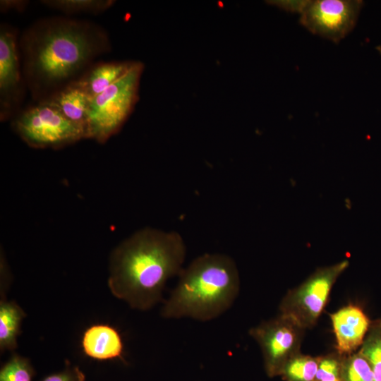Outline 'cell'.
Returning <instances> with one entry per match:
<instances>
[{"label":"cell","mask_w":381,"mask_h":381,"mask_svg":"<svg viewBox=\"0 0 381 381\" xmlns=\"http://www.w3.org/2000/svg\"><path fill=\"white\" fill-rule=\"evenodd\" d=\"M20 47L25 83L41 102L77 80L95 58L111 50V42L95 23L49 17L23 32Z\"/></svg>","instance_id":"cell-1"},{"label":"cell","mask_w":381,"mask_h":381,"mask_svg":"<svg viewBox=\"0 0 381 381\" xmlns=\"http://www.w3.org/2000/svg\"><path fill=\"white\" fill-rule=\"evenodd\" d=\"M186 246L175 231L144 228L111 253L108 286L111 294L138 310H147L163 298L167 282L183 269Z\"/></svg>","instance_id":"cell-2"},{"label":"cell","mask_w":381,"mask_h":381,"mask_svg":"<svg viewBox=\"0 0 381 381\" xmlns=\"http://www.w3.org/2000/svg\"><path fill=\"white\" fill-rule=\"evenodd\" d=\"M239 291L235 261L226 254L205 253L183 267L160 314L166 319L210 321L232 306Z\"/></svg>","instance_id":"cell-3"},{"label":"cell","mask_w":381,"mask_h":381,"mask_svg":"<svg viewBox=\"0 0 381 381\" xmlns=\"http://www.w3.org/2000/svg\"><path fill=\"white\" fill-rule=\"evenodd\" d=\"M143 70V63L133 61L124 75L90 99L87 138L103 143L121 129L138 100Z\"/></svg>","instance_id":"cell-4"},{"label":"cell","mask_w":381,"mask_h":381,"mask_svg":"<svg viewBox=\"0 0 381 381\" xmlns=\"http://www.w3.org/2000/svg\"><path fill=\"white\" fill-rule=\"evenodd\" d=\"M12 127L25 143L35 148H60L87 138L84 128L44 101L20 112L13 119Z\"/></svg>","instance_id":"cell-5"},{"label":"cell","mask_w":381,"mask_h":381,"mask_svg":"<svg viewBox=\"0 0 381 381\" xmlns=\"http://www.w3.org/2000/svg\"><path fill=\"white\" fill-rule=\"evenodd\" d=\"M349 265L344 260L315 270L285 294L279 303V314L290 318L304 329L313 327L327 305L334 284Z\"/></svg>","instance_id":"cell-6"},{"label":"cell","mask_w":381,"mask_h":381,"mask_svg":"<svg viewBox=\"0 0 381 381\" xmlns=\"http://www.w3.org/2000/svg\"><path fill=\"white\" fill-rule=\"evenodd\" d=\"M305 330L289 317L279 314L249 330L262 351L269 377L281 375L286 363L300 353Z\"/></svg>","instance_id":"cell-7"},{"label":"cell","mask_w":381,"mask_h":381,"mask_svg":"<svg viewBox=\"0 0 381 381\" xmlns=\"http://www.w3.org/2000/svg\"><path fill=\"white\" fill-rule=\"evenodd\" d=\"M363 5L361 0H310L299 23L312 34L339 43L355 28Z\"/></svg>","instance_id":"cell-8"},{"label":"cell","mask_w":381,"mask_h":381,"mask_svg":"<svg viewBox=\"0 0 381 381\" xmlns=\"http://www.w3.org/2000/svg\"><path fill=\"white\" fill-rule=\"evenodd\" d=\"M16 31L8 25L0 29V106L4 120L13 112L22 98Z\"/></svg>","instance_id":"cell-9"},{"label":"cell","mask_w":381,"mask_h":381,"mask_svg":"<svg viewBox=\"0 0 381 381\" xmlns=\"http://www.w3.org/2000/svg\"><path fill=\"white\" fill-rule=\"evenodd\" d=\"M340 356L355 353L360 349L371 322L358 306L348 305L329 315Z\"/></svg>","instance_id":"cell-10"},{"label":"cell","mask_w":381,"mask_h":381,"mask_svg":"<svg viewBox=\"0 0 381 381\" xmlns=\"http://www.w3.org/2000/svg\"><path fill=\"white\" fill-rule=\"evenodd\" d=\"M83 353L97 361L123 359V344L119 332L104 324L94 325L83 333L81 341Z\"/></svg>","instance_id":"cell-11"},{"label":"cell","mask_w":381,"mask_h":381,"mask_svg":"<svg viewBox=\"0 0 381 381\" xmlns=\"http://www.w3.org/2000/svg\"><path fill=\"white\" fill-rule=\"evenodd\" d=\"M86 131L90 99L75 80L43 100ZM42 102V101H41Z\"/></svg>","instance_id":"cell-12"},{"label":"cell","mask_w":381,"mask_h":381,"mask_svg":"<svg viewBox=\"0 0 381 381\" xmlns=\"http://www.w3.org/2000/svg\"><path fill=\"white\" fill-rule=\"evenodd\" d=\"M133 61H113L97 64L89 67L75 80L92 99L114 83L131 68Z\"/></svg>","instance_id":"cell-13"},{"label":"cell","mask_w":381,"mask_h":381,"mask_svg":"<svg viewBox=\"0 0 381 381\" xmlns=\"http://www.w3.org/2000/svg\"><path fill=\"white\" fill-rule=\"evenodd\" d=\"M25 313L14 301L1 298L0 302V349L12 351L17 347V337Z\"/></svg>","instance_id":"cell-14"},{"label":"cell","mask_w":381,"mask_h":381,"mask_svg":"<svg viewBox=\"0 0 381 381\" xmlns=\"http://www.w3.org/2000/svg\"><path fill=\"white\" fill-rule=\"evenodd\" d=\"M358 351L368 360L374 381H381V320L371 322L369 330Z\"/></svg>","instance_id":"cell-15"},{"label":"cell","mask_w":381,"mask_h":381,"mask_svg":"<svg viewBox=\"0 0 381 381\" xmlns=\"http://www.w3.org/2000/svg\"><path fill=\"white\" fill-rule=\"evenodd\" d=\"M320 358L299 353L286 363L281 375L286 381H315Z\"/></svg>","instance_id":"cell-16"},{"label":"cell","mask_w":381,"mask_h":381,"mask_svg":"<svg viewBox=\"0 0 381 381\" xmlns=\"http://www.w3.org/2000/svg\"><path fill=\"white\" fill-rule=\"evenodd\" d=\"M42 4L66 13H99L109 8L113 0H43Z\"/></svg>","instance_id":"cell-17"},{"label":"cell","mask_w":381,"mask_h":381,"mask_svg":"<svg viewBox=\"0 0 381 381\" xmlns=\"http://www.w3.org/2000/svg\"><path fill=\"white\" fill-rule=\"evenodd\" d=\"M340 378L341 381H374L369 362L358 351L341 356Z\"/></svg>","instance_id":"cell-18"},{"label":"cell","mask_w":381,"mask_h":381,"mask_svg":"<svg viewBox=\"0 0 381 381\" xmlns=\"http://www.w3.org/2000/svg\"><path fill=\"white\" fill-rule=\"evenodd\" d=\"M35 373L30 361L13 354L0 370V381H32Z\"/></svg>","instance_id":"cell-19"},{"label":"cell","mask_w":381,"mask_h":381,"mask_svg":"<svg viewBox=\"0 0 381 381\" xmlns=\"http://www.w3.org/2000/svg\"><path fill=\"white\" fill-rule=\"evenodd\" d=\"M341 361L338 353L320 356L315 381H341Z\"/></svg>","instance_id":"cell-20"},{"label":"cell","mask_w":381,"mask_h":381,"mask_svg":"<svg viewBox=\"0 0 381 381\" xmlns=\"http://www.w3.org/2000/svg\"><path fill=\"white\" fill-rule=\"evenodd\" d=\"M85 375L77 366L67 365L63 371L46 376L41 381H85Z\"/></svg>","instance_id":"cell-21"},{"label":"cell","mask_w":381,"mask_h":381,"mask_svg":"<svg viewBox=\"0 0 381 381\" xmlns=\"http://www.w3.org/2000/svg\"><path fill=\"white\" fill-rule=\"evenodd\" d=\"M267 2L286 12L301 15L308 6L310 0H273Z\"/></svg>","instance_id":"cell-22"},{"label":"cell","mask_w":381,"mask_h":381,"mask_svg":"<svg viewBox=\"0 0 381 381\" xmlns=\"http://www.w3.org/2000/svg\"><path fill=\"white\" fill-rule=\"evenodd\" d=\"M29 1L25 0H1L0 9L3 12L8 11H24Z\"/></svg>","instance_id":"cell-23"},{"label":"cell","mask_w":381,"mask_h":381,"mask_svg":"<svg viewBox=\"0 0 381 381\" xmlns=\"http://www.w3.org/2000/svg\"><path fill=\"white\" fill-rule=\"evenodd\" d=\"M380 320H381V318H380Z\"/></svg>","instance_id":"cell-24"}]
</instances>
